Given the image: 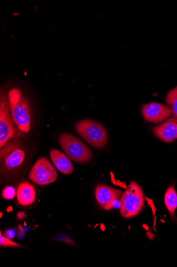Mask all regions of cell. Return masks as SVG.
<instances>
[{
	"mask_svg": "<svg viewBox=\"0 0 177 267\" xmlns=\"http://www.w3.org/2000/svg\"><path fill=\"white\" fill-rule=\"evenodd\" d=\"M12 120L19 131L28 133L31 127V113L27 99L18 88H12L7 94Z\"/></svg>",
	"mask_w": 177,
	"mask_h": 267,
	"instance_id": "1",
	"label": "cell"
},
{
	"mask_svg": "<svg viewBox=\"0 0 177 267\" xmlns=\"http://www.w3.org/2000/svg\"><path fill=\"white\" fill-rule=\"evenodd\" d=\"M25 158L26 152L21 141L17 138L13 139L0 151L2 174L11 175L20 167Z\"/></svg>",
	"mask_w": 177,
	"mask_h": 267,
	"instance_id": "2",
	"label": "cell"
},
{
	"mask_svg": "<svg viewBox=\"0 0 177 267\" xmlns=\"http://www.w3.org/2000/svg\"><path fill=\"white\" fill-rule=\"evenodd\" d=\"M76 130L86 142L94 148H103L107 143V131L97 122L90 119L80 121L76 125Z\"/></svg>",
	"mask_w": 177,
	"mask_h": 267,
	"instance_id": "3",
	"label": "cell"
},
{
	"mask_svg": "<svg viewBox=\"0 0 177 267\" xmlns=\"http://www.w3.org/2000/svg\"><path fill=\"white\" fill-rule=\"evenodd\" d=\"M59 143L62 150L71 160L79 163L91 161L92 154L88 147L79 138L69 133L59 137Z\"/></svg>",
	"mask_w": 177,
	"mask_h": 267,
	"instance_id": "4",
	"label": "cell"
},
{
	"mask_svg": "<svg viewBox=\"0 0 177 267\" xmlns=\"http://www.w3.org/2000/svg\"><path fill=\"white\" fill-rule=\"evenodd\" d=\"M120 213L126 218L138 215L144 204V195L142 188L135 182L127 187L120 199Z\"/></svg>",
	"mask_w": 177,
	"mask_h": 267,
	"instance_id": "5",
	"label": "cell"
},
{
	"mask_svg": "<svg viewBox=\"0 0 177 267\" xmlns=\"http://www.w3.org/2000/svg\"><path fill=\"white\" fill-rule=\"evenodd\" d=\"M12 120L8 96L4 91L0 94V146L3 148L9 141L20 136Z\"/></svg>",
	"mask_w": 177,
	"mask_h": 267,
	"instance_id": "6",
	"label": "cell"
},
{
	"mask_svg": "<svg viewBox=\"0 0 177 267\" xmlns=\"http://www.w3.org/2000/svg\"><path fill=\"white\" fill-rule=\"evenodd\" d=\"M57 171L53 164L44 158L39 159L30 170L28 178L39 185H46L56 181Z\"/></svg>",
	"mask_w": 177,
	"mask_h": 267,
	"instance_id": "7",
	"label": "cell"
},
{
	"mask_svg": "<svg viewBox=\"0 0 177 267\" xmlns=\"http://www.w3.org/2000/svg\"><path fill=\"white\" fill-rule=\"evenodd\" d=\"M142 114L144 119L148 122L159 124L172 116L170 107L158 103H151L142 106Z\"/></svg>",
	"mask_w": 177,
	"mask_h": 267,
	"instance_id": "8",
	"label": "cell"
},
{
	"mask_svg": "<svg viewBox=\"0 0 177 267\" xmlns=\"http://www.w3.org/2000/svg\"><path fill=\"white\" fill-rule=\"evenodd\" d=\"M122 194L121 190L107 185H98L95 188L96 199L101 207L106 210H109L114 207L115 201L118 200Z\"/></svg>",
	"mask_w": 177,
	"mask_h": 267,
	"instance_id": "9",
	"label": "cell"
},
{
	"mask_svg": "<svg viewBox=\"0 0 177 267\" xmlns=\"http://www.w3.org/2000/svg\"><path fill=\"white\" fill-rule=\"evenodd\" d=\"M152 131L160 139L165 143H173L177 139V120L172 117L156 127Z\"/></svg>",
	"mask_w": 177,
	"mask_h": 267,
	"instance_id": "10",
	"label": "cell"
},
{
	"mask_svg": "<svg viewBox=\"0 0 177 267\" xmlns=\"http://www.w3.org/2000/svg\"><path fill=\"white\" fill-rule=\"evenodd\" d=\"M50 154L55 167L62 174L70 175L74 172V167L68 156L57 150H52Z\"/></svg>",
	"mask_w": 177,
	"mask_h": 267,
	"instance_id": "11",
	"label": "cell"
},
{
	"mask_svg": "<svg viewBox=\"0 0 177 267\" xmlns=\"http://www.w3.org/2000/svg\"><path fill=\"white\" fill-rule=\"evenodd\" d=\"M17 196L21 206L31 205L36 199V191L34 186L27 182L21 183L18 186Z\"/></svg>",
	"mask_w": 177,
	"mask_h": 267,
	"instance_id": "12",
	"label": "cell"
},
{
	"mask_svg": "<svg viewBox=\"0 0 177 267\" xmlns=\"http://www.w3.org/2000/svg\"><path fill=\"white\" fill-rule=\"evenodd\" d=\"M166 206L172 217L176 219L175 210L177 208V194L174 185L168 188L165 196Z\"/></svg>",
	"mask_w": 177,
	"mask_h": 267,
	"instance_id": "13",
	"label": "cell"
},
{
	"mask_svg": "<svg viewBox=\"0 0 177 267\" xmlns=\"http://www.w3.org/2000/svg\"><path fill=\"white\" fill-rule=\"evenodd\" d=\"M165 100L171 106L172 117L177 120V86L168 92Z\"/></svg>",
	"mask_w": 177,
	"mask_h": 267,
	"instance_id": "14",
	"label": "cell"
},
{
	"mask_svg": "<svg viewBox=\"0 0 177 267\" xmlns=\"http://www.w3.org/2000/svg\"><path fill=\"white\" fill-rule=\"evenodd\" d=\"M0 247L1 248L5 247H22L18 243H15L11 241L10 239H8L3 236L2 234V233H0Z\"/></svg>",
	"mask_w": 177,
	"mask_h": 267,
	"instance_id": "15",
	"label": "cell"
},
{
	"mask_svg": "<svg viewBox=\"0 0 177 267\" xmlns=\"http://www.w3.org/2000/svg\"><path fill=\"white\" fill-rule=\"evenodd\" d=\"M16 195L15 190L12 186L5 187L2 191V198L5 200H10L13 199Z\"/></svg>",
	"mask_w": 177,
	"mask_h": 267,
	"instance_id": "16",
	"label": "cell"
},
{
	"mask_svg": "<svg viewBox=\"0 0 177 267\" xmlns=\"http://www.w3.org/2000/svg\"><path fill=\"white\" fill-rule=\"evenodd\" d=\"M56 240H58V241H62L64 242H65L67 243L68 245H75V243L72 241L71 239H70L69 238L67 237V236L64 235H59V237H58V239H56Z\"/></svg>",
	"mask_w": 177,
	"mask_h": 267,
	"instance_id": "17",
	"label": "cell"
},
{
	"mask_svg": "<svg viewBox=\"0 0 177 267\" xmlns=\"http://www.w3.org/2000/svg\"><path fill=\"white\" fill-rule=\"evenodd\" d=\"M4 237L12 240L14 239L16 235V232L14 230H6L4 233Z\"/></svg>",
	"mask_w": 177,
	"mask_h": 267,
	"instance_id": "18",
	"label": "cell"
},
{
	"mask_svg": "<svg viewBox=\"0 0 177 267\" xmlns=\"http://www.w3.org/2000/svg\"><path fill=\"white\" fill-rule=\"evenodd\" d=\"M26 217V214L25 213H23V212H19V213L17 214V218L19 219H21Z\"/></svg>",
	"mask_w": 177,
	"mask_h": 267,
	"instance_id": "19",
	"label": "cell"
}]
</instances>
